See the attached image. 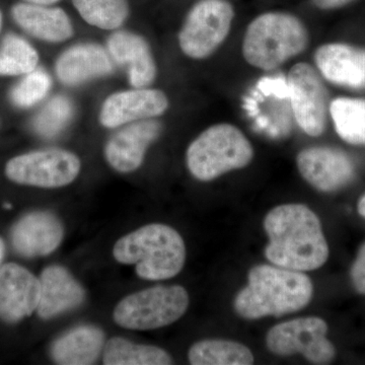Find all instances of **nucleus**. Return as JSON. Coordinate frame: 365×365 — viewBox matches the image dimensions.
Instances as JSON below:
<instances>
[{
    "mask_svg": "<svg viewBox=\"0 0 365 365\" xmlns=\"http://www.w3.org/2000/svg\"><path fill=\"white\" fill-rule=\"evenodd\" d=\"M105 334L96 326L76 327L54 341L50 349L55 364L88 365L97 361L104 348Z\"/></svg>",
    "mask_w": 365,
    "mask_h": 365,
    "instance_id": "21",
    "label": "nucleus"
},
{
    "mask_svg": "<svg viewBox=\"0 0 365 365\" xmlns=\"http://www.w3.org/2000/svg\"><path fill=\"white\" fill-rule=\"evenodd\" d=\"M163 131L162 122L141 120L124 125L106 143L104 155L110 167L121 174L138 170L148 148L158 140Z\"/></svg>",
    "mask_w": 365,
    "mask_h": 365,
    "instance_id": "13",
    "label": "nucleus"
},
{
    "mask_svg": "<svg viewBox=\"0 0 365 365\" xmlns=\"http://www.w3.org/2000/svg\"><path fill=\"white\" fill-rule=\"evenodd\" d=\"M329 115L340 138L353 145H365L364 98H336L330 103Z\"/></svg>",
    "mask_w": 365,
    "mask_h": 365,
    "instance_id": "24",
    "label": "nucleus"
},
{
    "mask_svg": "<svg viewBox=\"0 0 365 365\" xmlns=\"http://www.w3.org/2000/svg\"><path fill=\"white\" fill-rule=\"evenodd\" d=\"M254 158L249 139L237 127L228 123L213 125L192 141L186 163L192 176L209 182L232 170L244 169Z\"/></svg>",
    "mask_w": 365,
    "mask_h": 365,
    "instance_id": "5",
    "label": "nucleus"
},
{
    "mask_svg": "<svg viewBox=\"0 0 365 365\" xmlns=\"http://www.w3.org/2000/svg\"><path fill=\"white\" fill-rule=\"evenodd\" d=\"M41 297L37 313L50 319L76 309L83 304L86 292L66 268L51 265L41 274Z\"/></svg>",
    "mask_w": 365,
    "mask_h": 365,
    "instance_id": "19",
    "label": "nucleus"
},
{
    "mask_svg": "<svg viewBox=\"0 0 365 365\" xmlns=\"http://www.w3.org/2000/svg\"><path fill=\"white\" fill-rule=\"evenodd\" d=\"M39 54L28 41L9 34L0 46V76H26L37 68Z\"/></svg>",
    "mask_w": 365,
    "mask_h": 365,
    "instance_id": "26",
    "label": "nucleus"
},
{
    "mask_svg": "<svg viewBox=\"0 0 365 365\" xmlns=\"http://www.w3.org/2000/svg\"><path fill=\"white\" fill-rule=\"evenodd\" d=\"M113 71L114 63L109 51L93 43L72 46L60 55L55 64L57 78L68 86L104 78Z\"/></svg>",
    "mask_w": 365,
    "mask_h": 365,
    "instance_id": "17",
    "label": "nucleus"
},
{
    "mask_svg": "<svg viewBox=\"0 0 365 365\" xmlns=\"http://www.w3.org/2000/svg\"><path fill=\"white\" fill-rule=\"evenodd\" d=\"M4 242L0 237V268H1L2 260H4Z\"/></svg>",
    "mask_w": 365,
    "mask_h": 365,
    "instance_id": "33",
    "label": "nucleus"
},
{
    "mask_svg": "<svg viewBox=\"0 0 365 365\" xmlns=\"http://www.w3.org/2000/svg\"><path fill=\"white\" fill-rule=\"evenodd\" d=\"M52 88V78L43 69L26 74L11 93V101L20 108L33 107L44 100Z\"/></svg>",
    "mask_w": 365,
    "mask_h": 365,
    "instance_id": "28",
    "label": "nucleus"
},
{
    "mask_svg": "<svg viewBox=\"0 0 365 365\" xmlns=\"http://www.w3.org/2000/svg\"><path fill=\"white\" fill-rule=\"evenodd\" d=\"M72 4L86 23L101 30H118L129 16L127 0H72Z\"/></svg>",
    "mask_w": 365,
    "mask_h": 365,
    "instance_id": "25",
    "label": "nucleus"
},
{
    "mask_svg": "<svg viewBox=\"0 0 365 365\" xmlns=\"http://www.w3.org/2000/svg\"><path fill=\"white\" fill-rule=\"evenodd\" d=\"M288 88L300 128L307 135L321 136L326 130L330 103L319 72L304 62L297 63L288 72Z\"/></svg>",
    "mask_w": 365,
    "mask_h": 365,
    "instance_id": "10",
    "label": "nucleus"
},
{
    "mask_svg": "<svg viewBox=\"0 0 365 365\" xmlns=\"http://www.w3.org/2000/svg\"><path fill=\"white\" fill-rule=\"evenodd\" d=\"M169 98L163 91L134 88L117 91L106 98L101 107L98 120L105 128H118L133 122L162 116L169 109Z\"/></svg>",
    "mask_w": 365,
    "mask_h": 365,
    "instance_id": "11",
    "label": "nucleus"
},
{
    "mask_svg": "<svg viewBox=\"0 0 365 365\" xmlns=\"http://www.w3.org/2000/svg\"><path fill=\"white\" fill-rule=\"evenodd\" d=\"M73 113L74 107L71 98L66 96H56L34 119V129L45 138L56 137L71 123Z\"/></svg>",
    "mask_w": 365,
    "mask_h": 365,
    "instance_id": "27",
    "label": "nucleus"
},
{
    "mask_svg": "<svg viewBox=\"0 0 365 365\" xmlns=\"http://www.w3.org/2000/svg\"><path fill=\"white\" fill-rule=\"evenodd\" d=\"M269 242L266 259L290 270H317L329 258V246L319 216L304 204H283L264 218Z\"/></svg>",
    "mask_w": 365,
    "mask_h": 365,
    "instance_id": "1",
    "label": "nucleus"
},
{
    "mask_svg": "<svg viewBox=\"0 0 365 365\" xmlns=\"http://www.w3.org/2000/svg\"><path fill=\"white\" fill-rule=\"evenodd\" d=\"M41 283L34 274L16 263L0 268V319L16 323L37 311Z\"/></svg>",
    "mask_w": 365,
    "mask_h": 365,
    "instance_id": "14",
    "label": "nucleus"
},
{
    "mask_svg": "<svg viewBox=\"0 0 365 365\" xmlns=\"http://www.w3.org/2000/svg\"><path fill=\"white\" fill-rule=\"evenodd\" d=\"M113 256L118 263L135 266L141 279L165 280L181 272L186 246L175 228L150 223L118 240Z\"/></svg>",
    "mask_w": 365,
    "mask_h": 365,
    "instance_id": "3",
    "label": "nucleus"
},
{
    "mask_svg": "<svg viewBox=\"0 0 365 365\" xmlns=\"http://www.w3.org/2000/svg\"><path fill=\"white\" fill-rule=\"evenodd\" d=\"M299 174L318 191L344 188L355 174L354 163L344 151L329 146L304 148L297 157Z\"/></svg>",
    "mask_w": 365,
    "mask_h": 365,
    "instance_id": "12",
    "label": "nucleus"
},
{
    "mask_svg": "<svg viewBox=\"0 0 365 365\" xmlns=\"http://www.w3.org/2000/svg\"><path fill=\"white\" fill-rule=\"evenodd\" d=\"M64 228L56 215L37 211L24 216L14 225L13 245L25 257L47 256L57 250L63 240Z\"/></svg>",
    "mask_w": 365,
    "mask_h": 365,
    "instance_id": "18",
    "label": "nucleus"
},
{
    "mask_svg": "<svg viewBox=\"0 0 365 365\" xmlns=\"http://www.w3.org/2000/svg\"><path fill=\"white\" fill-rule=\"evenodd\" d=\"M81 162L68 150L52 148L11 158L6 165L11 181L40 188H61L78 177Z\"/></svg>",
    "mask_w": 365,
    "mask_h": 365,
    "instance_id": "9",
    "label": "nucleus"
},
{
    "mask_svg": "<svg viewBox=\"0 0 365 365\" xmlns=\"http://www.w3.org/2000/svg\"><path fill=\"white\" fill-rule=\"evenodd\" d=\"M309 31L294 14L270 11L255 18L242 40V55L250 66L270 71L302 54Z\"/></svg>",
    "mask_w": 365,
    "mask_h": 365,
    "instance_id": "4",
    "label": "nucleus"
},
{
    "mask_svg": "<svg viewBox=\"0 0 365 365\" xmlns=\"http://www.w3.org/2000/svg\"><path fill=\"white\" fill-rule=\"evenodd\" d=\"M322 78L333 85L365 90V48L345 43L322 45L314 53Z\"/></svg>",
    "mask_w": 365,
    "mask_h": 365,
    "instance_id": "15",
    "label": "nucleus"
},
{
    "mask_svg": "<svg viewBox=\"0 0 365 365\" xmlns=\"http://www.w3.org/2000/svg\"><path fill=\"white\" fill-rule=\"evenodd\" d=\"M327 334L328 325L323 319H294L272 327L266 336V345L278 356L302 354L312 364H328L335 359L336 349Z\"/></svg>",
    "mask_w": 365,
    "mask_h": 365,
    "instance_id": "8",
    "label": "nucleus"
},
{
    "mask_svg": "<svg viewBox=\"0 0 365 365\" xmlns=\"http://www.w3.org/2000/svg\"><path fill=\"white\" fill-rule=\"evenodd\" d=\"M353 287L359 294L365 295V244L359 249L350 271Z\"/></svg>",
    "mask_w": 365,
    "mask_h": 365,
    "instance_id": "29",
    "label": "nucleus"
},
{
    "mask_svg": "<svg viewBox=\"0 0 365 365\" xmlns=\"http://www.w3.org/2000/svg\"><path fill=\"white\" fill-rule=\"evenodd\" d=\"M235 9L227 0H201L192 7L178 40L182 52L192 59L207 58L227 39Z\"/></svg>",
    "mask_w": 365,
    "mask_h": 365,
    "instance_id": "7",
    "label": "nucleus"
},
{
    "mask_svg": "<svg viewBox=\"0 0 365 365\" xmlns=\"http://www.w3.org/2000/svg\"><path fill=\"white\" fill-rule=\"evenodd\" d=\"M30 4H41V6H50L59 0H26Z\"/></svg>",
    "mask_w": 365,
    "mask_h": 365,
    "instance_id": "31",
    "label": "nucleus"
},
{
    "mask_svg": "<svg viewBox=\"0 0 365 365\" xmlns=\"http://www.w3.org/2000/svg\"><path fill=\"white\" fill-rule=\"evenodd\" d=\"M14 20L25 32L49 43H61L74 35L68 14L60 7L19 4L13 7Z\"/></svg>",
    "mask_w": 365,
    "mask_h": 365,
    "instance_id": "20",
    "label": "nucleus"
},
{
    "mask_svg": "<svg viewBox=\"0 0 365 365\" xmlns=\"http://www.w3.org/2000/svg\"><path fill=\"white\" fill-rule=\"evenodd\" d=\"M108 51L123 66L133 88H146L157 78L158 67L150 46L143 36L117 31L108 39Z\"/></svg>",
    "mask_w": 365,
    "mask_h": 365,
    "instance_id": "16",
    "label": "nucleus"
},
{
    "mask_svg": "<svg viewBox=\"0 0 365 365\" xmlns=\"http://www.w3.org/2000/svg\"><path fill=\"white\" fill-rule=\"evenodd\" d=\"M174 359L162 348L136 344L121 337L112 338L106 343V365H170Z\"/></svg>",
    "mask_w": 365,
    "mask_h": 365,
    "instance_id": "23",
    "label": "nucleus"
},
{
    "mask_svg": "<svg viewBox=\"0 0 365 365\" xmlns=\"http://www.w3.org/2000/svg\"><path fill=\"white\" fill-rule=\"evenodd\" d=\"M189 294L180 285L146 288L124 297L113 312L115 323L128 330H157L182 318Z\"/></svg>",
    "mask_w": 365,
    "mask_h": 365,
    "instance_id": "6",
    "label": "nucleus"
},
{
    "mask_svg": "<svg viewBox=\"0 0 365 365\" xmlns=\"http://www.w3.org/2000/svg\"><path fill=\"white\" fill-rule=\"evenodd\" d=\"M313 294V282L306 274L263 264L250 270L248 285L235 297L234 309L242 319L279 318L304 309Z\"/></svg>",
    "mask_w": 365,
    "mask_h": 365,
    "instance_id": "2",
    "label": "nucleus"
},
{
    "mask_svg": "<svg viewBox=\"0 0 365 365\" xmlns=\"http://www.w3.org/2000/svg\"><path fill=\"white\" fill-rule=\"evenodd\" d=\"M1 26H2V14H1V11H0V32H1Z\"/></svg>",
    "mask_w": 365,
    "mask_h": 365,
    "instance_id": "34",
    "label": "nucleus"
},
{
    "mask_svg": "<svg viewBox=\"0 0 365 365\" xmlns=\"http://www.w3.org/2000/svg\"><path fill=\"white\" fill-rule=\"evenodd\" d=\"M357 210H359V215L365 218V194L360 198Z\"/></svg>",
    "mask_w": 365,
    "mask_h": 365,
    "instance_id": "32",
    "label": "nucleus"
},
{
    "mask_svg": "<svg viewBox=\"0 0 365 365\" xmlns=\"http://www.w3.org/2000/svg\"><path fill=\"white\" fill-rule=\"evenodd\" d=\"M193 365H250L254 355L246 345L235 341L207 339L191 346L188 352Z\"/></svg>",
    "mask_w": 365,
    "mask_h": 365,
    "instance_id": "22",
    "label": "nucleus"
},
{
    "mask_svg": "<svg viewBox=\"0 0 365 365\" xmlns=\"http://www.w3.org/2000/svg\"><path fill=\"white\" fill-rule=\"evenodd\" d=\"M355 0H312L314 6L323 11L338 9L352 4Z\"/></svg>",
    "mask_w": 365,
    "mask_h": 365,
    "instance_id": "30",
    "label": "nucleus"
}]
</instances>
